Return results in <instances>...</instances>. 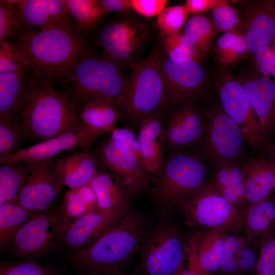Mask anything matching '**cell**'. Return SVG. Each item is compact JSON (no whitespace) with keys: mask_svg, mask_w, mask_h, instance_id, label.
<instances>
[{"mask_svg":"<svg viewBox=\"0 0 275 275\" xmlns=\"http://www.w3.org/2000/svg\"><path fill=\"white\" fill-rule=\"evenodd\" d=\"M15 43L42 82L51 86L63 84L89 49L86 36L73 25L45 31L24 29Z\"/></svg>","mask_w":275,"mask_h":275,"instance_id":"obj_1","label":"cell"},{"mask_svg":"<svg viewBox=\"0 0 275 275\" xmlns=\"http://www.w3.org/2000/svg\"><path fill=\"white\" fill-rule=\"evenodd\" d=\"M150 232L145 216L129 209L96 239L69 253L68 262L78 270L122 269L141 252Z\"/></svg>","mask_w":275,"mask_h":275,"instance_id":"obj_2","label":"cell"},{"mask_svg":"<svg viewBox=\"0 0 275 275\" xmlns=\"http://www.w3.org/2000/svg\"><path fill=\"white\" fill-rule=\"evenodd\" d=\"M16 117L23 139L38 143L66 132L80 123L66 95L42 82Z\"/></svg>","mask_w":275,"mask_h":275,"instance_id":"obj_3","label":"cell"},{"mask_svg":"<svg viewBox=\"0 0 275 275\" xmlns=\"http://www.w3.org/2000/svg\"><path fill=\"white\" fill-rule=\"evenodd\" d=\"M161 59L160 50L155 48L136 66L122 93L114 101L121 116L133 126L168 103Z\"/></svg>","mask_w":275,"mask_h":275,"instance_id":"obj_4","label":"cell"},{"mask_svg":"<svg viewBox=\"0 0 275 275\" xmlns=\"http://www.w3.org/2000/svg\"><path fill=\"white\" fill-rule=\"evenodd\" d=\"M202 154L173 151L160 175L151 180V189L159 204L170 209L207 182L209 169Z\"/></svg>","mask_w":275,"mask_h":275,"instance_id":"obj_5","label":"cell"},{"mask_svg":"<svg viewBox=\"0 0 275 275\" xmlns=\"http://www.w3.org/2000/svg\"><path fill=\"white\" fill-rule=\"evenodd\" d=\"M177 205L190 226L208 230L222 228L227 231H235L244 227V217L210 182Z\"/></svg>","mask_w":275,"mask_h":275,"instance_id":"obj_6","label":"cell"},{"mask_svg":"<svg viewBox=\"0 0 275 275\" xmlns=\"http://www.w3.org/2000/svg\"><path fill=\"white\" fill-rule=\"evenodd\" d=\"M215 79L220 105L239 128L251 152L264 150L260 123L241 83L225 70L219 71Z\"/></svg>","mask_w":275,"mask_h":275,"instance_id":"obj_7","label":"cell"},{"mask_svg":"<svg viewBox=\"0 0 275 275\" xmlns=\"http://www.w3.org/2000/svg\"><path fill=\"white\" fill-rule=\"evenodd\" d=\"M69 222L60 209L34 214L16 233L7 250L17 258L46 253L64 244Z\"/></svg>","mask_w":275,"mask_h":275,"instance_id":"obj_8","label":"cell"},{"mask_svg":"<svg viewBox=\"0 0 275 275\" xmlns=\"http://www.w3.org/2000/svg\"><path fill=\"white\" fill-rule=\"evenodd\" d=\"M141 252V275H176L183 267L186 244L177 228L162 225L150 232Z\"/></svg>","mask_w":275,"mask_h":275,"instance_id":"obj_9","label":"cell"},{"mask_svg":"<svg viewBox=\"0 0 275 275\" xmlns=\"http://www.w3.org/2000/svg\"><path fill=\"white\" fill-rule=\"evenodd\" d=\"M205 129L202 154L212 162L219 160L239 162L246 143L235 122L219 106L204 113Z\"/></svg>","mask_w":275,"mask_h":275,"instance_id":"obj_10","label":"cell"},{"mask_svg":"<svg viewBox=\"0 0 275 275\" xmlns=\"http://www.w3.org/2000/svg\"><path fill=\"white\" fill-rule=\"evenodd\" d=\"M54 159L26 162V177L18 201L33 214L51 210L64 186L54 170Z\"/></svg>","mask_w":275,"mask_h":275,"instance_id":"obj_11","label":"cell"},{"mask_svg":"<svg viewBox=\"0 0 275 275\" xmlns=\"http://www.w3.org/2000/svg\"><path fill=\"white\" fill-rule=\"evenodd\" d=\"M148 36L145 22L129 17L103 25L99 31L97 42L104 52L123 65L133 59Z\"/></svg>","mask_w":275,"mask_h":275,"instance_id":"obj_12","label":"cell"},{"mask_svg":"<svg viewBox=\"0 0 275 275\" xmlns=\"http://www.w3.org/2000/svg\"><path fill=\"white\" fill-rule=\"evenodd\" d=\"M160 68L168 103L179 104L203 92L207 80L200 63L166 57L161 58Z\"/></svg>","mask_w":275,"mask_h":275,"instance_id":"obj_13","label":"cell"},{"mask_svg":"<svg viewBox=\"0 0 275 275\" xmlns=\"http://www.w3.org/2000/svg\"><path fill=\"white\" fill-rule=\"evenodd\" d=\"M195 98L179 103L163 125L166 144L173 151L201 145L205 133V119Z\"/></svg>","mask_w":275,"mask_h":275,"instance_id":"obj_14","label":"cell"},{"mask_svg":"<svg viewBox=\"0 0 275 275\" xmlns=\"http://www.w3.org/2000/svg\"><path fill=\"white\" fill-rule=\"evenodd\" d=\"M104 134L89 128L80 122L66 132L21 149L9 157L5 163L52 159L65 151L90 147Z\"/></svg>","mask_w":275,"mask_h":275,"instance_id":"obj_15","label":"cell"},{"mask_svg":"<svg viewBox=\"0 0 275 275\" xmlns=\"http://www.w3.org/2000/svg\"><path fill=\"white\" fill-rule=\"evenodd\" d=\"M100 161L133 194L151 189V180L136 156L126 146L109 138L99 146Z\"/></svg>","mask_w":275,"mask_h":275,"instance_id":"obj_16","label":"cell"},{"mask_svg":"<svg viewBox=\"0 0 275 275\" xmlns=\"http://www.w3.org/2000/svg\"><path fill=\"white\" fill-rule=\"evenodd\" d=\"M100 58L89 49L70 72L63 92L78 113L91 99L99 96L100 88Z\"/></svg>","mask_w":275,"mask_h":275,"instance_id":"obj_17","label":"cell"},{"mask_svg":"<svg viewBox=\"0 0 275 275\" xmlns=\"http://www.w3.org/2000/svg\"><path fill=\"white\" fill-rule=\"evenodd\" d=\"M130 206L99 209L70 221L66 229L64 244L71 252L82 249L114 225L130 209Z\"/></svg>","mask_w":275,"mask_h":275,"instance_id":"obj_18","label":"cell"},{"mask_svg":"<svg viewBox=\"0 0 275 275\" xmlns=\"http://www.w3.org/2000/svg\"><path fill=\"white\" fill-rule=\"evenodd\" d=\"M14 1L23 30L45 31L63 26H76L65 0Z\"/></svg>","mask_w":275,"mask_h":275,"instance_id":"obj_19","label":"cell"},{"mask_svg":"<svg viewBox=\"0 0 275 275\" xmlns=\"http://www.w3.org/2000/svg\"><path fill=\"white\" fill-rule=\"evenodd\" d=\"M41 82L32 69L0 75V121L18 115Z\"/></svg>","mask_w":275,"mask_h":275,"instance_id":"obj_20","label":"cell"},{"mask_svg":"<svg viewBox=\"0 0 275 275\" xmlns=\"http://www.w3.org/2000/svg\"><path fill=\"white\" fill-rule=\"evenodd\" d=\"M242 27L249 52L255 54L269 47L275 38V7L272 1H256L248 7Z\"/></svg>","mask_w":275,"mask_h":275,"instance_id":"obj_21","label":"cell"},{"mask_svg":"<svg viewBox=\"0 0 275 275\" xmlns=\"http://www.w3.org/2000/svg\"><path fill=\"white\" fill-rule=\"evenodd\" d=\"M239 80L259 119L267 145L275 137V80L260 74Z\"/></svg>","mask_w":275,"mask_h":275,"instance_id":"obj_22","label":"cell"},{"mask_svg":"<svg viewBox=\"0 0 275 275\" xmlns=\"http://www.w3.org/2000/svg\"><path fill=\"white\" fill-rule=\"evenodd\" d=\"M137 138L145 171L154 178L159 177L164 163L166 144L160 117L155 113L143 118L138 123Z\"/></svg>","mask_w":275,"mask_h":275,"instance_id":"obj_23","label":"cell"},{"mask_svg":"<svg viewBox=\"0 0 275 275\" xmlns=\"http://www.w3.org/2000/svg\"><path fill=\"white\" fill-rule=\"evenodd\" d=\"M100 161L98 153L90 147L54 159V170L64 186L69 189L77 188L89 184L100 172Z\"/></svg>","mask_w":275,"mask_h":275,"instance_id":"obj_24","label":"cell"},{"mask_svg":"<svg viewBox=\"0 0 275 275\" xmlns=\"http://www.w3.org/2000/svg\"><path fill=\"white\" fill-rule=\"evenodd\" d=\"M242 167L248 203L252 205L268 198L275 188V162L268 158L256 157Z\"/></svg>","mask_w":275,"mask_h":275,"instance_id":"obj_25","label":"cell"},{"mask_svg":"<svg viewBox=\"0 0 275 275\" xmlns=\"http://www.w3.org/2000/svg\"><path fill=\"white\" fill-rule=\"evenodd\" d=\"M80 122L89 128L104 133L111 132L121 114L114 101L97 96L88 101L78 113Z\"/></svg>","mask_w":275,"mask_h":275,"instance_id":"obj_26","label":"cell"},{"mask_svg":"<svg viewBox=\"0 0 275 275\" xmlns=\"http://www.w3.org/2000/svg\"><path fill=\"white\" fill-rule=\"evenodd\" d=\"M100 209L130 205L133 193L118 178L110 173L100 172L90 183Z\"/></svg>","mask_w":275,"mask_h":275,"instance_id":"obj_27","label":"cell"},{"mask_svg":"<svg viewBox=\"0 0 275 275\" xmlns=\"http://www.w3.org/2000/svg\"><path fill=\"white\" fill-rule=\"evenodd\" d=\"M244 218L246 235L251 242L261 241L275 228V200L269 197L250 205Z\"/></svg>","mask_w":275,"mask_h":275,"instance_id":"obj_28","label":"cell"},{"mask_svg":"<svg viewBox=\"0 0 275 275\" xmlns=\"http://www.w3.org/2000/svg\"><path fill=\"white\" fill-rule=\"evenodd\" d=\"M227 232L224 228H214L200 235L197 249V258L201 267L209 273L219 268Z\"/></svg>","mask_w":275,"mask_h":275,"instance_id":"obj_29","label":"cell"},{"mask_svg":"<svg viewBox=\"0 0 275 275\" xmlns=\"http://www.w3.org/2000/svg\"><path fill=\"white\" fill-rule=\"evenodd\" d=\"M78 31L86 36L109 13L100 0H65Z\"/></svg>","mask_w":275,"mask_h":275,"instance_id":"obj_30","label":"cell"},{"mask_svg":"<svg viewBox=\"0 0 275 275\" xmlns=\"http://www.w3.org/2000/svg\"><path fill=\"white\" fill-rule=\"evenodd\" d=\"M33 215L18 201L0 206L1 252L7 250L16 233Z\"/></svg>","mask_w":275,"mask_h":275,"instance_id":"obj_31","label":"cell"},{"mask_svg":"<svg viewBox=\"0 0 275 275\" xmlns=\"http://www.w3.org/2000/svg\"><path fill=\"white\" fill-rule=\"evenodd\" d=\"M60 209L70 222L99 208L95 193L89 184L66 191Z\"/></svg>","mask_w":275,"mask_h":275,"instance_id":"obj_32","label":"cell"},{"mask_svg":"<svg viewBox=\"0 0 275 275\" xmlns=\"http://www.w3.org/2000/svg\"><path fill=\"white\" fill-rule=\"evenodd\" d=\"M100 88L98 96L114 101L123 91L128 79L121 65L105 52L100 54Z\"/></svg>","mask_w":275,"mask_h":275,"instance_id":"obj_33","label":"cell"},{"mask_svg":"<svg viewBox=\"0 0 275 275\" xmlns=\"http://www.w3.org/2000/svg\"><path fill=\"white\" fill-rule=\"evenodd\" d=\"M26 172V163L23 161L1 164L0 206L18 201Z\"/></svg>","mask_w":275,"mask_h":275,"instance_id":"obj_34","label":"cell"},{"mask_svg":"<svg viewBox=\"0 0 275 275\" xmlns=\"http://www.w3.org/2000/svg\"><path fill=\"white\" fill-rule=\"evenodd\" d=\"M214 25L208 18L193 14L186 21L183 30L188 41L204 57L210 51L214 39Z\"/></svg>","mask_w":275,"mask_h":275,"instance_id":"obj_35","label":"cell"},{"mask_svg":"<svg viewBox=\"0 0 275 275\" xmlns=\"http://www.w3.org/2000/svg\"><path fill=\"white\" fill-rule=\"evenodd\" d=\"M214 52L221 63L224 66L231 65L249 51L242 33H224L217 39Z\"/></svg>","mask_w":275,"mask_h":275,"instance_id":"obj_36","label":"cell"},{"mask_svg":"<svg viewBox=\"0 0 275 275\" xmlns=\"http://www.w3.org/2000/svg\"><path fill=\"white\" fill-rule=\"evenodd\" d=\"M212 179L210 182L219 191L244 184L242 165L240 162L228 160L213 162Z\"/></svg>","mask_w":275,"mask_h":275,"instance_id":"obj_37","label":"cell"},{"mask_svg":"<svg viewBox=\"0 0 275 275\" xmlns=\"http://www.w3.org/2000/svg\"><path fill=\"white\" fill-rule=\"evenodd\" d=\"M23 139L16 116L0 121V163L19 151Z\"/></svg>","mask_w":275,"mask_h":275,"instance_id":"obj_38","label":"cell"},{"mask_svg":"<svg viewBox=\"0 0 275 275\" xmlns=\"http://www.w3.org/2000/svg\"><path fill=\"white\" fill-rule=\"evenodd\" d=\"M161 39L163 48L168 57L191 60L199 63L204 58L186 39L183 30Z\"/></svg>","mask_w":275,"mask_h":275,"instance_id":"obj_39","label":"cell"},{"mask_svg":"<svg viewBox=\"0 0 275 275\" xmlns=\"http://www.w3.org/2000/svg\"><path fill=\"white\" fill-rule=\"evenodd\" d=\"M188 14L185 5L165 8L157 17L156 25L161 38L182 30Z\"/></svg>","mask_w":275,"mask_h":275,"instance_id":"obj_40","label":"cell"},{"mask_svg":"<svg viewBox=\"0 0 275 275\" xmlns=\"http://www.w3.org/2000/svg\"><path fill=\"white\" fill-rule=\"evenodd\" d=\"M29 69H32L15 43L8 40L0 42V75Z\"/></svg>","mask_w":275,"mask_h":275,"instance_id":"obj_41","label":"cell"},{"mask_svg":"<svg viewBox=\"0 0 275 275\" xmlns=\"http://www.w3.org/2000/svg\"><path fill=\"white\" fill-rule=\"evenodd\" d=\"M23 30L14 0L0 1V42L18 38Z\"/></svg>","mask_w":275,"mask_h":275,"instance_id":"obj_42","label":"cell"},{"mask_svg":"<svg viewBox=\"0 0 275 275\" xmlns=\"http://www.w3.org/2000/svg\"><path fill=\"white\" fill-rule=\"evenodd\" d=\"M244 242L238 236L226 233L223 248L219 269L225 273H234L238 270L241 250Z\"/></svg>","mask_w":275,"mask_h":275,"instance_id":"obj_43","label":"cell"},{"mask_svg":"<svg viewBox=\"0 0 275 275\" xmlns=\"http://www.w3.org/2000/svg\"><path fill=\"white\" fill-rule=\"evenodd\" d=\"M255 275H275V231L260 241Z\"/></svg>","mask_w":275,"mask_h":275,"instance_id":"obj_44","label":"cell"},{"mask_svg":"<svg viewBox=\"0 0 275 275\" xmlns=\"http://www.w3.org/2000/svg\"><path fill=\"white\" fill-rule=\"evenodd\" d=\"M212 23L215 28L224 33H241L242 24L238 11L230 4L219 6L211 10Z\"/></svg>","mask_w":275,"mask_h":275,"instance_id":"obj_45","label":"cell"},{"mask_svg":"<svg viewBox=\"0 0 275 275\" xmlns=\"http://www.w3.org/2000/svg\"><path fill=\"white\" fill-rule=\"evenodd\" d=\"M0 275H57L50 267L33 262L1 261Z\"/></svg>","mask_w":275,"mask_h":275,"instance_id":"obj_46","label":"cell"},{"mask_svg":"<svg viewBox=\"0 0 275 275\" xmlns=\"http://www.w3.org/2000/svg\"><path fill=\"white\" fill-rule=\"evenodd\" d=\"M110 133L109 139L115 142L126 146L130 149L136 156L144 169L137 135L135 134L134 131L127 127H115Z\"/></svg>","mask_w":275,"mask_h":275,"instance_id":"obj_47","label":"cell"},{"mask_svg":"<svg viewBox=\"0 0 275 275\" xmlns=\"http://www.w3.org/2000/svg\"><path fill=\"white\" fill-rule=\"evenodd\" d=\"M199 239V235L196 234L186 244L185 259L187 260V265L186 268L183 267L176 275H211L199 263L197 255Z\"/></svg>","mask_w":275,"mask_h":275,"instance_id":"obj_48","label":"cell"},{"mask_svg":"<svg viewBox=\"0 0 275 275\" xmlns=\"http://www.w3.org/2000/svg\"><path fill=\"white\" fill-rule=\"evenodd\" d=\"M167 0H130L132 10L146 18L158 16L167 8Z\"/></svg>","mask_w":275,"mask_h":275,"instance_id":"obj_49","label":"cell"},{"mask_svg":"<svg viewBox=\"0 0 275 275\" xmlns=\"http://www.w3.org/2000/svg\"><path fill=\"white\" fill-rule=\"evenodd\" d=\"M255 62L260 74L275 78V54L271 47L255 54Z\"/></svg>","mask_w":275,"mask_h":275,"instance_id":"obj_50","label":"cell"},{"mask_svg":"<svg viewBox=\"0 0 275 275\" xmlns=\"http://www.w3.org/2000/svg\"><path fill=\"white\" fill-rule=\"evenodd\" d=\"M235 2L227 0H187L184 5L188 13L198 14Z\"/></svg>","mask_w":275,"mask_h":275,"instance_id":"obj_51","label":"cell"},{"mask_svg":"<svg viewBox=\"0 0 275 275\" xmlns=\"http://www.w3.org/2000/svg\"><path fill=\"white\" fill-rule=\"evenodd\" d=\"M257 259L254 251L249 247L243 246L242 248L239 261V270H249L255 268Z\"/></svg>","mask_w":275,"mask_h":275,"instance_id":"obj_52","label":"cell"},{"mask_svg":"<svg viewBox=\"0 0 275 275\" xmlns=\"http://www.w3.org/2000/svg\"><path fill=\"white\" fill-rule=\"evenodd\" d=\"M101 3L109 13L129 12L132 10L130 0H100Z\"/></svg>","mask_w":275,"mask_h":275,"instance_id":"obj_53","label":"cell"},{"mask_svg":"<svg viewBox=\"0 0 275 275\" xmlns=\"http://www.w3.org/2000/svg\"><path fill=\"white\" fill-rule=\"evenodd\" d=\"M76 275H126L122 269L79 270Z\"/></svg>","mask_w":275,"mask_h":275,"instance_id":"obj_54","label":"cell"},{"mask_svg":"<svg viewBox=\"0 0 275 275\" xmlns=\"http://www.w3.org/2000/svg\"><path fill=\"white\" fill-rule=\"evenodd\" d=\"M268 158L275 162V142L268 144L264 149Z\"/></svg>","mask_w":275,"mask_h":275,"instance_id":"obj_55","label":"cell"},{"mask_svg":"<svg viewBox=\"0 0 275 275\" xmlns=\"http://www.w3.org/2000/svg\"><path fill=\"white\" fill-rule=\"evenodd\" d=\"M271 48L272 49L275 54V38L273 41V46H272V47H271Z\"/></svg>","mask_w":275,"mask_h":275,"instance_id":"obj_56","label":"cell"},{"mask_svg":"<svg viewBox=\"0 0 275 275\" xmlns=\"http://www.w3.org/2000/svg\"><path fill=\"white\" fill-rule=\"evenodd\" d=\"M272 3L275 7V0L272 1Z\"/></svg>","mask_w":275,"mask_h":275,"instance_id":"obj_57","label":"cell"}]
</instances>
